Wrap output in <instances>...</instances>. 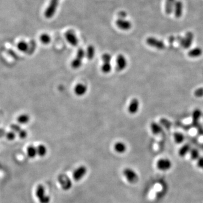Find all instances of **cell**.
I'll return each instance as SVG.
<instances>
[{
    "label": "cell",
    "mask_w": 203,
    "mask_h": 203,
    "mask_svg": "<svg viewBox=\"0 0 203 203\" xmlns=\"http://www.w3.org/2000/svg\"><path fill=\"white\" fill-rule=\"evenodd\" d=\"M156 166L160 171H168L172 168V162L168 158H161L156 161Z\"/></svg>",
    "instance_id": "6da1fadb"
},
{
    "label": "cell",
    "mask_w": 203,
    "mask_h": 203,
    "mask_svg": "<svg viewBox=\"0 0 203 203\" xmlns=\"http://www.w3.org/2000/svg\"><path fill=\"white\" fill-rule=\"evenodd\" d=\"M36 195L40 203H49L50 197L46 195L45 188L42 184H39L36 191Z\"/></svg>",
    "instance_id": "7a4b0ae2"
},
{
    "label": "cell",
    "mask_w": 203,
    "mask_h": 203,
    "mask_svg": "<svg viewBox=\"0 0 203 203\" xmlns=\"http://www.w3.org/2000/svg\"><path fill=\"white\" fill-rule=\"evenodd\" d=\"M60 0H51L49 6L44 12V15L46 18H51L56 12Z\"/></svg>",
    "instance_id": "3957f363"
},
{
    "label": "cell",
    "mask_w": 203,
    "mask_h": 203,
    "mask_svg": "<svg viewBox=\"0 0 203 203\" xmlns=\"http://www.w3.org/2000/svg\"><path fill=\"white\" fill-rule=\"evenodd\" d=\"M123 174L130 183H135L138 181L139 177L137 173L131 168H125L123 171Z\"/></svg>",
    "instance_id": "277c9868"
},
{
    "label": "cell",
    "mask_w": 203,
    "mask_h": 203,
    "mask_svg": "<svg viewBox=\"0 0 203 203\" xmlns=\"http://www.w3.org/2000/svg\"><path fill=\"white\" fill-rule=\"evenodd\" d=\"M146 43L150 46L155 47L159 50H162L165 47V44L162 41L159 40L156 38L152 37L147 38L146 39Z\"/></svg>",
    "instance_id": "5b68a950"
},
{
    "label": "cell",
    "mask_w": 203,
    "mask_h": 203,
    "mask_svg": "<svg viewBox=\"0 0 203 203\" xmlns=\"http://www.w3.org/2000/svg\"><path fill=\"white\" fill-rule=\"evenodd\" d=\"M116 69L119 71H124L128 66V61L125 56L122 54H119L116 60Z\"/></svg>",
    "instance_id": "8992f818"
},
{
    "label": "cell",
    "mask_w": 203,
    "mask_h": 203,
    "mask_svg": "<svg viewBox=\"0 0 203 203\" xmlns=\"http://www.w3.org/2000/svg\"><path fill=\"white\" fill-rule=\"evenodd\" d=\"M194 34L191 32H188L184 38H182L181 41V45L184 49H188L190 47L194 40Z\"/></svg>",
    "instance_id": "52a82bcc"
},
{
    "label": "cell",
    "mask_w": 203,
    "mask_h": 203,
    "mask_svg": "<svg viewBox=\"0 0 203 203\" xmlns=\"http://www.w3.org/2000/svg\"><path fill=\"white\" fill-rule=\"evenodd\" d=\"M66 40L72 46H77L78 44V38L76 36L74 32L68 31L65 33Z\"/></svg>",
    "instance_id": "ba28073f"
},
{
    "label": "cell",
    "mask_w": 203,
    "mask_h": 203,
    "mask_svg": "<svg viewBox=\"0 0 203 203\" xmlns=\"http://www.w3.org/2000/svg\"><path fill=\"white\" fill-rule=\"evenodd\" d=\"M87 172V169L85 166H80L75 170L73 173V177L76 181H78L84 177Z\"/></svg>",
    "instance_id": "9c48e42d"
},
{
    "label": "cell",
    "mask_w": 203,
    "mask_h": 203,
    "mask_svg": "<svg viewBox=\"0 0 203 203\" xmlns=\"http://www.w3.org/2000/svg\"><path fill=\"white\" fill-rule=\"evenodd\" d=\"M139 108V102L137 98H133L131 99L129 104L128 112L130 114L135 115L137 113Z\"/></svg>",
    "instance_id": "30bf717a"
},
{
    "label": "cell",
    "mask_w": 203,
    "mask_h": 203,
    "mask_svg": "<svg viewBox=\"0 0 203 203\" xmlns=\"http://www.w3.org/2000/svg\"><path fill=\"white\" fill-rule=\"evenodd\" d=\"M88 87L86 85L82 83H79L76 85L74 88V92L76 95L81 97L87 93Z\"/></svg>",
    "instance_id": "8fae6325"
},
{
    "label": "cell",
    "mask_w": 203,
    "mask_h": 203,
    "mask_svg": "<svg viewBox=\"0 0 203 203\" xmlns=\"http://www.w3.org/2000/svg\"><path fill=\"white\" fill-rule=\"evenodd\" d=\"M116 24L118 28L124 31L129 30L131 27V23L124 19H117L116 21Z\"/></svg>",
    "instance_id": "7c38bea8"
},
{
    "label": "cell",
    "mask_w": 203,
    "mask_h": 203,
    "mask_svg": "<svg viewBox=\"0 0 203 203\" xmlns=\"http://www.w3.org/2000/svg\"><path fill=\"white\" fill-rule=\"evenodd\" d=\"M174 12V15L177 18H179L181 17L183 13V3L181 1H177L175 2Z\"/></svg>",
    "instance_id": "4fadbf2b"
},
{
    "label": "cell",
    "mask_w": 203,
    "mask_h": 203,
    "mask_svg": "<svg viewBox=\"0 0 203 203\" xmlns=\"http://www.w3.org/2000/svg\"><path fill=\"white\" fill-rule=\"evenodd\" d=\"M201 116V111L199 109H195L192 113V125L194 127H196L199 125V121Z\"/></svg>",
    "instance_id": "5bb4252c"
},
{
    "label": "cell",
    "mask_w": 203,
    "mask_h": 203,
    "mask_svg": "<svg viewBox=\"0 0 203 203\" xmlns=\"http://www.w3.org/2000/svg\"><path fill=\"white\" fill-rule=\"evenodd\" d=\"M175 2V0H166L165 11L166 14L170 15L174 11Z\"/></svg>",
    "instance_id": "9a60e30c"
},
{
    "label": "cell",
    "mask_w": 203,
    "mask_h": 203,
    "mask_svg": "<svg viewBox=\"0 0 203 203\" xmlns=\"http://www.w3.org/2000/svg\"><path fill=\"white\" fill-rule=\"evenodd\" d=\"M60 183L62 186V188L65 190H68L72 186V182L68 178L66 177V176H62L60 178Z\"/></svg>",
    "instance_id": "2e32d148"
},
{
    "label": "cell",
    "mask_w": 203,
    "mask_h": 203,
    "mask_svg": "<svg viewBox=\"0 0 203 203\" xmlns=\"http://www.w3.org/2000/svg\"><path fill=\"white\" fill-rule=\"evenodd\" d=\"M29 120H30L29 116L25 113H23L20 115L19 116H18L16 119V121L18 122V123L21 125H25L28 124Z\"/></svg>",
    "instance_id": "e0dca14e"
},
{
    "label": "cell",
    "mask_w": 203,
    "mask_h": 203,
    "mask_svg": "<svg viewBox=\"0 0 203 203\" xmlns=\"http://www.w3.org/2000/svg\"><path fill=\"white\" fill-rule=\"evenodd\" d=\"M17 49L22 53H26L29 49V45L24 41H19L16 45Z\"/></svg>",
    "instance_id": "ac0fdd59"
},
{
    "label": "cell",
    "mask_w": 203,
    "mask_h": 203,
    "mask_svg": "<svg viewBox=\"0 0 203 203\" xmlns=\"http://www.w3.org/2000/svg\"><path fill=\"white\" fill-rule=\"evenodd\" d=\"M191 150V149L190 144H185L179 148V150L178 151V155L180 157H183L188 153H189L190 152Z\"/></svg>",
    "instance_id": "d6986e66"
},
{
    "label": "cell",
    "mask_w": 203,
    "mask_h": 203,
    "mask_svg": "<svg viewBox=\"0 0 203 203\" xmlns=\"http://www.w3.org/2000/svg\"><path fill=\"white\" fill-rule=\"evenodd\" d=\"M150 128H151V131L153 135H159L162 132V127L159 124H158L157 123L155 122H152L151 124Z\"/></svg>",
    "instance_id": "ffe728a7"
},
{
    "label": "cell",
    "mask_w": 203,
    "mask_h": 203,
    "mask_svg": "<svg viewBox=\"0 0 203 203\" xmlns=\"http://www.w3.org/2000/svg\"><path fill=\"white\" fill-rule=\"evenodd\" d=\"M203 54V50L200 47H196L190 50L188 52V55L191 58H196L201 56Z\"/></svg>",
    "instance_id": "44dd1931"
},
{
    "label": "cell",
    "mask_w": 203,
    "mask_h": 203,
    "mask_svg": "<svg viewBox=\"0 0 203 203\" xmlns=\"http://www.w3.org/2000/svg\"><path fill=\"white\" fill-rule=\"evenodd\" d=\"M114 149L118 153H124L126 150V146L124 143L122 142H118L115 144Z\"/></svg>",
    "instance_id": "7402d4cb"
},
{
    "label": "cell",
    "mask_w": 203,
    "mask_h": 203,
    "mask_svg": "<svg viewBox=\"0 0 203 203\" xmlns=\"http://www.w3.org/2000/svg\"><path fill=\"white\" fill-rule=\"evenodd\" d=\"M85 52H86V58L89 60H92L95 56V47L93 45H89Z\"/></svg>",
    "instance_id": "603a6c76"
},
{
    "label": "cell",
    "mask_w": 203,
    "mask_h": 203,
    "mask_svg": "<svg viewBox=\"0 0 203 203\" xmlns=\"http://www.w3.org/2000/svg\"><path fill=\"white\" fill-rule=\"evenodd\" d=\"M27 153L29 157L34 158L35 156L38 155V150L37 147H34V146H29L27 149Z\"/></svg>",
    "instance_id": "cb8c5ba5"
},
{
    "label": "cell",
    "mask_w": 203,
    "mask_h": 203,
    "mask_svg": "<svg viewBox=\"0 0 203 203\" xmlns=\"http://www.w3.org/2000/svg\"><path fill=\"white\" fill-rule=\"evenodd\" d=\"M82 64V60L78 59L75 57L73 60H72L71 63V66L72 68L74 69H77L81 67Z\"/></svg>",
    "instance_id": "d4e9b609"
},
{
    "label": "cell",
    "mask_w": 203,
    "mask_h": 203,
    "mask_svg": "<svg viewBox=\"0 0 203 203\" xmlns=\"http://www.w3.org/2000/svg\"><path fill=\"white\" fill-rule=\"evenodd\" d=\"M175 143L177 144H181L184 141V135L180 132H175L173 135Z\"/></svg>",
    "instance_id": "484cf974"
},
{
    "label": "cell",
    "mask_w": 203,
    "mask_h": 203,
    "mask_svg": "<svg viewBox=\"0 0 203 203\" xmlns=\"http://www.w3.org/2000/svg\"><path fill=\"white\" fill-rule=\"evenodd\" d=\"M38 155L41 157L45 156L47 153V148L44 144H40L37 147Z\"/></svg>",
    "instance_id": "4316f807"
},
{
    "label": "cell",
    "mask_w": 203,
    "mask_h": 203,
    "mask_svg": "<svg viewBox=\"0 0 203 203\" xmlns=\"http://www.w3.org/2000/svg\"><path fill=\"white\" fill-rule=\"evenodd\" d=\"M112 70V65L111 63H103V64L101 67V71L104 73H109Z\"/></svg>",
    "instance_id": "83f0119b"
},
{
    "label": "cell",
    "mask_w": 203,
    "mask_h": 203,
    "mask_svg": "<svg viewBox=\"0 0 203 203\" xmlns=\"http://www.w3.org/2000/svg\"><path fill=\"white\" fill-rule=\"evenodd\" d=\"M40 41L44 45H47L51 42V38L49 34L43 33L40 36Z\"/></svg>",
    "instance_id": "f1b7e54d"
},
{
    "label": "cell",
    "mask_w": 203,
    "mask_h": 203,
    "mask_svg": "<svg viewBox=\"0 0 203 203\" xmlns=\"http://www.w3.org/2000/svg\"><path fill=\"white\" fill-rule=\"evenodd\" d=\"M190 154L191 159L194 161H197V160L200 157L199 151L196 148L191 149L190 152Z\"/></svg>",
    "instance_id": "f546056e"
},
{
    "label": "cell",
    "mask_w": 203,
    "mask_h": 203,
    "mask_svg": "<svg viewBox=\"0 0 203 203\" xmlns=\"http://www.w3.org/2000/svg\"><path fill=\"white\" fill-rule=\"evenodd\" d=\"M85 57H86L85 51L82 48H79L78 50H77V53H76V58L83 60Z\"/></svg>",
    "instance_id": "4dcf8cb0"
},
{
    "label": "cell",
    "mask_w": 203,
    "mask_h": 203,
    "mask_svg": "<svg viewBox=\"0 0 203 203\" xmlns=\"http://www.w3.org/2000/svg\"><path fill=\"white\" fill-rule=\"evenodd\" d=\"M16 137V133L13 130L8 131L6 134V138L8 141H14Z\"/></svg>",
    "instance_id": "1f68e13d"
},
{
    "label": "cell",
    "mask_w": 203,
    "mask_h": 203,
    "mask_svg": "<svg viewBox=\"0 0 203 203\" xmlns=\"http://www.w3.org/2000/svg\"><path fill=\"white\" fill-rule=\"evenodd\" d=\"M103 63H111L112 60V56L108 53L103 54L102 56Z\"/></svg>",
    "instance_id": "d6a6232c"
},
{
    "label": "cell",
    "mask_w": 203,
    "mask_h": 203,
    "mask_svg": "<svg viewBox=\"0 0 203 203\" xmlns=\"http://www.w3.org/2000/svg\"><path fill=\"white\" fill-rule=\"evenodd\" d=\"M160 123H161V124H162L165 128L167 129L170 128L171 127V125H172L170 122L168 121L167 119H164V118H162V119L160 120Z\"/></svg>",
    "instance_id": "836d02e7"
},
{
    "label": "cell",
    "mask_w": 203,
    "mask_h": 203,
    "mask_svg": "<svg viewBox=\"0 0 203 203\" xmlns=\"http://www.w3.org/2000/svg\"><path fill=\"white\" fill-rule=\"evenodd\" d=\"M194 95L197 98H201L203 97V88H200L197 89L194 91Z\"/></svg>",
    "instance_id": "e575fe53"
},
{
    "label": "cell",
    "mask_w": 203,
    "mask_h": 203,
    "mask_svg": "<svg viewBox=\"0 0 203 203\" xmlns=\"http://www.w3.org/2000/svg\"><path fill=\"white\" fill-rule=\"evenodd\" d=\"M18 136L21 139H25V138L27 137L28 135V133L24 129H21L20 131L18 133Z\"/></svg>",
    "instance_id": "d590c367"
},
{
    "label": "cell",
    "mask_w": 203,
    "mask_h": 203,
    "mask_svg": "<svg viewBox=\"0 0 203 203\" xmlns=\"http://www.w3.org/2000/svg\"><path fill=\"white\" fill-rule=\"evenodd\" d=\"M196 164L198 168L203 170V156H200V157L197 160Z\"/></svg>",
    "instance_id": "8d00e7d4"
},
{
    "label": "cell",
    "mask_w": 203,
    "mask_h": 203,
    "mask_svg": "<svg viewBox=\"0 0 203 203\" xmlns=\"http://www.w3.org/2000/svg\"><path fill=\"white\" fill-rule=\"evenodd\" d=\"M127 14L126 13H125L124 11H121L118 14V16H119V19H124L125 17L126 16Z\"/></svg>",
    "instance_id": "74e56055"
}]
</instances>
